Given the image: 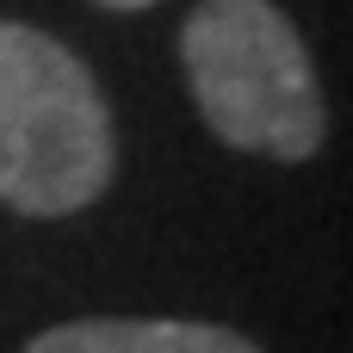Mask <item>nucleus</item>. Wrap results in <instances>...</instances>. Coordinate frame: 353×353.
Here are the masks:
<instances>
[{"mask_svg":"<svg viewBox=\"0 0 353 353\" xmlns=\"http://www.w3.org/2000/svg\"><path fill=\"white\" fill-rule=\"evenodd\" d=\"M118 137L93 68L31 31L0 19V205L25 217H68L112 186Z\"/></svg>","mask_w":353,"mask_h":353,"instance_id":"f257e3e1","label":"nucleus"},{"mask_svg":"<svg viewBox=\"0 0 353 353\" xmlns=\"http://www.w3.org/2000/svg\"><path fill=\"white\" fill-rule=\"evenodd\" d=\"M180 62L217 143L267 161H310L323 149L316 62L273 0H199L180 31Z\"/></svg>","mask_w":353,"mask_h":353,"instance_id":"f03ea898","label":"nucleus"},{"mask_svg":"<svg viewBox=\"0 0 353 353\" xmlns=\"http://www.w3.org/2000/svg\"><path fill=\"white\" fill-rule=\"evenodd\" d=\"M25 353H261L248 335L217 323H155V316H87L31 335Z\"/></svg>","mask_w":353,"mask_h":353,"instance_id":"7ed1b4c3","label":"nucleus"},{"mask_svg":"<svg viewBox=\"0 0 353 353\" xmlns=\"http://www.w3.org/2000/svg\"><path fill=\"white\" fill-rule=\"evenodd\" d=\"M99 6H112V12H143V6H155V0H99Z\"/></svg>","mask_w":353,"mask_h":353,"instance_id":"20e7f679","label":"nucleus"}]
</instances>
